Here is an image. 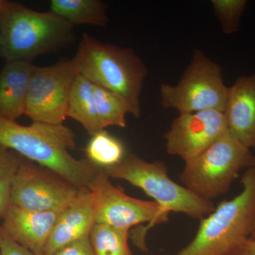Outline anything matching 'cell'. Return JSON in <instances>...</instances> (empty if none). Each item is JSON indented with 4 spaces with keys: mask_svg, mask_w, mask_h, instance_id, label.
Segmentation results:
<instances>
[{
    "mask_svg": "<svg viewBox=\"0 0 255 255\" xmlns=\"http://www.w3.org/2000/svg\"><path fill=\"white\" fill-rule=\"evenodd\" d=\"M21 156L0 145V217L10 205V191Z\"/></svg>",
    "mask_w": 255,
    "mask_h": 255,
    "instance_id": "obj_21",
    "label": "cell"
},
{
    "mask_svg": "<svg viewBox=\"0 0 255 255\" xmlns=\"http://www.w3.org/2000/svg\"><path fill=\"white\" fill-rule=\"evenodd\" d=\"M253 156L251 149L228 132L186 162L180 179L196 196L212 201L229 191L241 169L251 167Z\"/></svg>",
    "mask_w": 255,
    "mask_h": 255,
    "instance_id": "obj_6",
    "label": "cell"
},
{
    "mask_svg": "<svg viewBox=\"0 0 255 255\" xmlns=\"http://www.w3.org/2000/svg\"><path fill=\"white\" fill-rule=\"evenodd\" d=\"M60 211H32L10 204L1 219V227L13 241L38 255L47 242Z\"/></svg>",
    "mask_w": 255,
    "mask_h": 255,
    "instance_id": "obj_12",
    "label": "cell"
},
{
    "mask_svg": "<svg viewBox=\"0 0 255 255\" xmlns=\"http://www.w3.org/2000/svg\"><path fill=\"white\" fill-rule=\"evenodd\" d=\"M110 178L122 179L141 189L154 199L164 214H184L194 219H202L216 209L212 201L196 196L168 176L163 162H147L138 156H126L120 164L103 169Z\"/></svg>",
    "mask_w": 255,
    "mask_h": 255,
    "instance_id": "obj_5",
    "label": "cell"
},
{
    "mask_svg": "<svg viewBox=\"0 0 255 255\" xmlns=\"http://www.w3.org/2000/svg\"><path fill=\"white\" fill-rule=\"evenodd\" d=\"M252 166H255V155L253 156V163H252Z\"/></svg>",
    "mask_w": 255,
    "mask_h": 255,
    "instance_id": "obj_28",
    "label": "cell"
},
{
    "mask_svg": "<svg viewBox=\"0 0 255 255\" xmlns=\"http://www.w3.org/2000/svg\"><path fill=\"white\" fill-rule=\"evenodd\" d=\"M0 255H1V253H0Z\"/></svg>",
    "mask_w": 255,
    "mask_h": 255,
    "instance_id": "obj_29",
    "label": "cell"
},
{
    "mask_svg": "<svg viewBox=\"0 0 255 255\" xmlns=\"http://www.w3.org/2000/svg\"><path fill=\"white\" fill-rule=\"evenodd\" d=\"M211 4L223 33L230 35L239 28L243 12L246 10V0H211Z\"/></svg>",
    "mask_w": 255,
    "mask_h": 255,
    "instance_id": "obj_22",
    "label": "cell"
},
{
    "mask_svg": "<svg viewBox=\"0 0 255 255\" xmlns=\"http://www.w3.org/2000/svg\"><path fill=\"white\" fill-rule=\"evenodd\" d=\"M93 85V95L96 110L101 127H127V115L130 109L126 101L117 94Z\"/></svg>",
    "mask_w": 255,
    "mask_h": 255,
    "instance_id": "obj_18",
    "label": "cell"
},
{
    "mask_svg": "<svg viewBox=\"0 0 255 255\" xmlns=\"http://www.w3.org/2000/svg\"><path fill=\"white\" fill-rule=\"evenodd\" d=\"M228 132L224 113L216 110L179 114L164 134L167 153L188 162Z\"/></svg>",
    "mask_w": 255,
    "mask_h": 255,
    "instance_id": "obj_11",
    "label": "cell"
},
{
    "mask_svg": "<svg viewBox=\"0 0 255 255\" xmlns=\"http://www.w3.org/2000/svg\"><path fill=\"white\" fill-rule=\"evenodd\" d=\"M72 61L79 75L120 96L130 114L140 117V96L148 71L131 48L103 43L84 33Z\"/></svg>",
    "mask_w": 255,
    "mask_h": 255,
    "instance_id": "obj_2",
    "label": "cell"
},
{
    "mask_svg": "<svg viewBox=\"0 0 255 255\" xmlns=\"http://www.w3.org/2000/svg\"><path fill=\"white\" fill-rule=\"evenodd\" d=\"M0 145L53 171L84 191H90L100 169L87 158L76 159L70 153L76 146L75 135L64 124L33 122L23 126L0 117Z\"/></svg>",
    "mask_w": 255,
    "mask_h": 255,
    "instance_id": "obj_1",
    "label": "cell"
},
{
    "mask_svg": "<svg viewBox=\"0 0 255 255\" xmlns=\"http://www.w3.org/2000/svg\"><path fill=\"white\" fill-rule=\"evenodd\" d=\"M67 117L81 124L89 135L102 131L93 95V85L81 75H77L69 96Z\"/></svg>",
    "mask_w": 255,
    "mask_h": 255,
    "instance_id": "obj_16",
    "label": "cell"
},
{
    "mask_svg": "<svg viewBox=\"0 0 255 255\" xmlns=\"http://www.w3.org/2000/svg\"><path fill=\"white\" fill-rule=\"evenodd\" d=\"M128 236V230L95 223L89 238L95 255H132Z\"/></svg>",
    "mask_w": 255,
    "mask_h": 255,
    "instance_id": "obj_20",
    "label": "cell"
},
{
    "mask_svg": "<svg viewBox=\"0 0 255 255\" xmlns=\"http://www.w3.org/2000/svg\"><path fill=\"white\" fill-rule=\"evenodd\" d=\"M90 191L95 200V223L128 231L134 226L148 223L133 242L142 251H147L145 238L149 228L168 220L169 215L164 214L155 201L132 198L114 187L102 168L97 172Z\"/></svg>",
    "mask_w": 255,
    "mask_h": 255,
    "instance_id": "obj_8",
    "label": "cell"
},
{
    "mask_svg": "<svg viewBox=\"0 0 255 255\" xmlns=\"http://www.w3.org/2000/svg\"><path fill=\"white\" fill-rule=\"evenodd\" d=\"M228 91L221 66L196 49L177 85H161V105L177 110L179 114L208 110L223 112Z\"/></svg>",
    "mask_w": 255,
    "mask_h": 255,
    "instance_id": "obj_7",
    "label": "cell"
},
{
    "mask_svg": "<svg viewBox=\"0 0 255 255\" xmlns=\"http://www.w3.org/2000/svg\"><path fill=\"white\" fill-rule=\"evenodd\" d=\"M95 224L93 194L91 191H85L60 212L47 242L43 255H54L70 243L89 237Z\"/></svg>",
    "mask_w": 255,
    "mask_h": 255,
    "instance_id": "obj_14",
    "label": "cell"
},
{
    "mask_svg": "<svg viewBox=\"0 0 255 255\" xmlns=\"http://www.w3.org/2000/svg\"><path fill=\"white\" fill-rule=\"evenodd\" d=\"M51 12L72 25L105 27L109 22L107 6L100 0H51Z\"/></svg>",
    "mask_w": 255,
    "mask_h": 255,
    "instance_id": "obj_17",
    "label": "cell"
},
{
    "mask_svg": "<svg viewBox=\"0 0 255 255\" xmlns=\"http://www.w3.org/2000/svg\"><path fill=\"white\" fill-rule=\"evenodd\" d=\"M243 191L201 219L195 237L176 255H235L255 221V166L241 178Z\"/></svg>",
    "mask_w": 255,
    "mask_h": 255,
    "instance_id": "obj_4",
    "label": "cell"
},
{
    "mask_svg": "<svg viewBox=\"0 0 255 255\" xmlns=\"http://www.w3.org/2000/svg\"><path fill=\"white\" fill-rule=\"evenodd\" d=\"M235 255H255V239L249 238L243 242Z\"/></svg>",
    "mask_w": 255,
    "mask_h": 255,
    "instance_id": "obj_25",
    "label": "cell"
},
{
    "mask_svg": "<svg viewBox=\"0 0 255 255\" xmlns=\"http://www.w3.org/2000/svg\"><path fill=\"white\" fill-rule=\"evenodd\" d=\"M0 253L1 255H38L20 246L0 226Z\"/></svg>",
    "mask_w": 255,
    "mask_h": 255,
    "instance_id": "obj_23",
    "label": "cell"
},
{
    "mask_svg": "<svg viewBox=\"0 0 255 255\" xmlns=\"http://www.w3.org/2000/svg\"><path fill=\"white\" fill-rule=\"evenodd\" d=\"M31 62H8L0 73V117L16 122L25 115Z\"/></svg>",
    "mask_w": 255,
    "mask_h": 255,
    "instance_id": "obj_15",
    "label": "cell"
},
{
    "mask_svg": "<svg viewBox=\"0 0 255 255\" xmlns=\"http://www.w3.org/2000/svg\"><path fill=\"white\" fill-rule=\"evenodd\" d=\"M85 152L89 161L102 169L120 164L126 157L123 142L105 130L92 135Z\"/></svg>",
    "mask_w": 255,
    "mask_h": 255,
    "instance_id": "obj_19",
    "label": "cell"
},
{
    "mask_svg": "<svg viewBox=\"0 0 255 255\" xmlns=\"http://www.w3.org/2000/svg\"><path fill=\"white\" fill-rule=\"evenodd\" d=\"M78 75L72 60L34 66L28 87L26 112L33 122L63 124L70 90Z\"/></svg>",
    "mask_w": 255,
    "mask_h": 255,
    "instance_id": "obj_10",
    "label": "cell"
},
{
    "mask_svg": "<svg viewBox=\"0 0 255 255\" xmlns=\"http://www.w3.org/2000/svg\"><path fill=\"white\" fill-rule=\"evenodd\" d=\"M54 255H95L89 237L82 238L61 248Z\"/></svg>",
    "mask_w": 255,
    "mask_h": 255,
    "instance_id": "obj_24",
    "label": "cell"
},
{
    "mask_svg": "<svg viewBox=\"0 0 255 255\" xmlns=\"http://www.w3.org/2000/svg\"><path fill=\"white\" fill-rule=\"evenodd\" d=\"M82 192L53 171L21 157L11 184L10 204L32 211H60Z\"/></svg>",
    "mask_w": 255,
    "mask_h": 255,
    "instance_id": "obj_9",
    "label": "cell"
},
{
    "mask_svg": "<svg viewBox=\"0 0 255 255\" xmlns=\"http://www.w3.org/2000/svg\"><path fill=\"white\" fill-rule=\"evenodd\" d=\"M74 26L51 11L41 12L5 1L0 13L1 56L8 62H31L73 41Z\"/></svg>",
    "mask_w": 255,
    "mask_h": 255,
    "instance_id": "obj_3",
    "label": "cell"
},
{
    "mask_svg": "<svg viewBox=\"0 0 255 255\" xmlns=\"http://www.w3.org/2000/svg\"><path fill=\"white\" fill-rule=\"evenodd\" d=\"M228 132L248 148H255V73L229 87L224 112Z\"/></svg>",
    "mask_w": 255,
    "mask_h": 255,
    "instance_id": "obj_13",
    "label": "cell"
},
{
    "mask_svg": "<svg viewBox=\"0 0 255 255\" xmlns=\"http://www.w3.org/2000/svg\"><path fill=\"white\" fill-rule=\"evenodd\" d=\"M4 0H0V13H1V8H2ZM0 56H1V44H0Z\"/></svg>",
    "mask_w": 255,
    "mask_h": 255,
    "instance_id": "obj_27",
    "label": "cell"
},
{
    "mask_svg": "<svg viewBox=\"0 0 255 255\" xmlns=\"http://www.w3.org/2000/svg\"><path fill=\"white\" fill-rule=\"evenodd\" d=\"M250 238H252V239H255V221L254 225H253V229H252L251 237H250Z\"/></svg>",
    "mask_w": 255,
    "mask_h": 255,
    "instance_id": "obj_26",
    "label": "cell"
}]
</instances>
